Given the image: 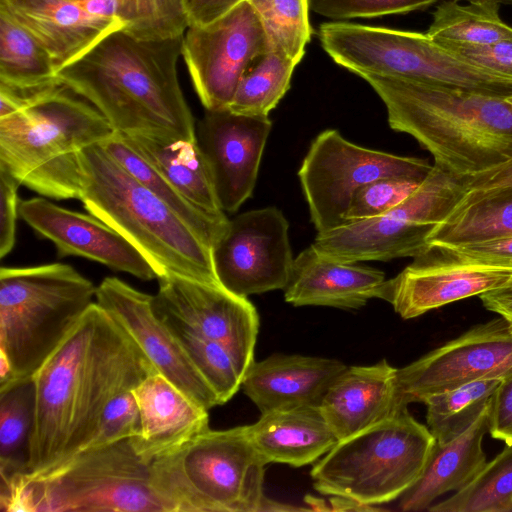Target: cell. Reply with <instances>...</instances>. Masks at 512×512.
<instances>
[{
    "instance_id": "6da1fadb",
    "label": "cell",
    "mask_w": 512,
    "mask_h": 512,
    "mask_svg": "<svg viewBox=\"0 0 512 512\" xmlns=\"http://www.w3.org/2000/svg\"><path fill=\"white\" fill-rule=\"evenodd\" d=\"M154 372L133 338L94 302L33 376L27 473L83 450L109 402Z\"/></svg>"
},
{
    "instance_id": "7a4b0ae2",
    "label": "cell",
    "mask_w": 512,
    "mask_h": 512,
    "mask_svg": "<svg viewBox=\"0 0 512 512\" xmlns=\"http://www.w3.org/2000/svg\"><path fill=\"white\" fill-rule=\"evenodd\" d=\"M182 42L183 35L140 39L120 28L61 68L58 77L117 133L196 140L178 78Z\"/></svg>"
},
{
    "instance_id": "3957f363",
    "label": "cell",
    "mask_w": 512,
    "mask_h": 512,
    "mask_svg": "<svg viewBox=\"0 0 512 512\" xmlns=\"http://www.w3.org/2000/svg\"><path fill=\"white\" fill-rule=\"evenodd\" d=\"M389 126L411 135L435 164L459 177L512 158V106L503 97L373 74Z\"/></svg>"
},
{
    "instance_id": "277c9868",
    "label": "cell",
    "mask_w": 512,
    "mask_h": 512,
    "mask_svg": "<svg viewBox=\"0 0 512 512\" xmlns=\"http://www.w3.org/2000/svg\"><path fill=\"white\" fill-rule=\"evenodd\" d=\"M80 164L84 208L139 249L158 277L170 273L220 284L211 246L101 144L83 149Z\"/></svg>"
},
{
    "instance_id": "5b68a950",
    "label": "cell",
    "mask_w": 512,
    "mask_h": 512,
    "mask_svg": "<svg viewBox=\"0 0 512 512\" xmlns=\"http://www.w3.org/2000/svg\"><path fill=\"white\" fill-rule=\"evenodd\" d=\"M115 131L87 100L61 83L31 106L0 118V168L51 199H79L80 152Z\"/></svg>"
},
{
    "instance_id": "8992f818",
    "label": "cell",
    "mask_w": 512,
    "mask_h": 512,
    "mask_svg": "<svg viewBox=\"0 0 512 512\" xmlns=\"http://www.w3.org/2000/svg\"><path fill=\"white\" fill-rule=\"evenodd\" d=\"M5 512H166L130 439L81 450L0 484Z\"/></svg>"
},
{
    "instance_id": "52a82bcc",
    "label": "cell",
    "mask_w": 512,
    "mask_h": 512,
    "mask_svg": "<svg viewBox=\"0 0 512 512\" xmlns=\"http://www.w3.org/2000/svg\"><path fill=\"white\" fill-rule=\"evenodd\" d=\"M96 290L64 263L1 267L0 359L11 368L10 382L34 376L94 303Z\"/></svg>"
},
{
    "instance_id": "ba28073f",
    "label": "cell",
    "mask_w": 512,
    "mask_h": 512,
    "mask_svg": "<svg viewBox=\"0 0 512 512\" xmlns=\"http://www.w3.org/2000/svg\"><path fill=\"white\" fill-rule=\"evenodd\" d=\"M267 465L245 426L207 429L150 464L166 512H261Z\"/></svg>"
},
{
    "instance_id": "9c48e42d",
    "label": "cell",
    "mask_w": 512,
    "mask_h": 512,
    "mask_svg": "<svg viewBox=\"0 0 512 512\" xmlns=\"http://www.w3.org/2000/svg\"><path fill=\"white\" fill-rule=\"evenodd\" d=\"M407 407L338 441L311 469L315 490L374 510L399 499L420 478L436 445Z\"/></svg>"
},
{
    "instance_id": "30bf717a",
    "label": "cell",
    "mask_w": 512,
    "mask_h": 512,
    "mask_svg": "<svg viewBox=\"0 0 512 512\" xmlns=\"http://www.w3.org/2000/svg\"><path fill=\"white\" fill-rule=\"evenodd\" d=\"M323 49L335 63L357 74L401 78L506 98L512 79L460 58L426 33L347 22L319 28Z\"/></svg>"
},
{
    "instance_id": "8fae6325",
    "label": "cell",
    "mask_w": 512,
    "mask_h": 512,
    "mask_svg": "<svg viewBox=\"0 0 512 512\" xmlns=\"http://www.w3.org/2000/svg\"><path fill=\"white\" fill-rule=\"evenodd\" d=\"M465 192L462 177L434 164L417 189L387 213L319 232L311 245L320 256L344 263L419 257L430 251L428 236Z\"/></svg>"
},
{
    "instance_id": "7c38bea8",
    "label": "cell",
    "mask_w": 512,
    "mask_h": 512,
    "mask_svg": "<svg viewBox=\"0 0 512 512\" xmlns=\"http://www.w3.org/2000/svg\"><path fill=\"white\" fill-rule=\"evenodd\" d=\"M432 166L426 159L359 146L327 129L310 144L298 177L319 233L344 224L354 193L365 184L382 178L422 182Z\"/></svg>"
},
{
    "instance_id": "4fadbf2b",
    "label": "cell",
    "mask_w": 512,
    "mask_h": 512,
    "mask_svg": "<svg viewBox=\"0 0 512 512\" xmlns=\"http://www.w3.org/2000/svg\"><path fill=\"white\" fill-rule=\"evenodd\" d=\"M267 52L262 23L244 0L209 24L189 26L181 56L205 110H219L228 108L246 70Z\"/></svg>"
},
{
    "instance_id": "5bb4252c",
    "label": "cell",
    "mask_w": 512,
    "mask_h": 512,
    "mask_svg": "<svg viewBox=\"0 0 512 512\" xmlns=\"http://www.w3.org/2000/svg\"><path fill=\"white\" fill-rule=\"evenodd\" d=\"M289 223L274 206L228 219L212 246L219 283L242 297L287 286L294 259Z\"/></svg>"
},
{
    "instance_id": "9a60e30c",
    "label": "cell",
    "mask_w": 512,
    "mask_h": 512,
    "mask_svg": "<svg viewBox=\"0 0 512 512\" xmlns=\"http://www.w3.org/2000/svg\"><path fill=\"white\" fill-rule=\"evenodd\" d=\"M152 308L158 318L224 346L243 377L255 361L259 317L247 297L238 296L221 284L169 273L158 277Z\"/></svg>"
},
{
    "instance_id": "2e32d148",
    "label": "cell",
    "mask_w": 512,
    "mask_h": 512,
    "mask_svg": "<svg viewBox=\"0 0 512 512\" xmlns=\"http://www.w3.org/2000/svg\"><path fill=\"white\" fill-rule=\"evenodd\" d=\"M511 376L512 324L499 316L398 369L397 388L408 405L473 381Z\"/></svg>"
},
{
    "instance_id": "e0dca14e",
    "label": "cell",
    "mask_w": 512,
    "mask_h": 512,
    "mask_svg": "<svg viewBox=\"0 0 512 512\" xmlns=\"http://www.w3.org/2000/svg\"><path fill=\"white\" fill-rule=\"evenodd\" d=\"M272 128L268 117L205 110L196 140L207 161L223 212L234 213L251 197Z\"/></svg>"
},
{
    "instance_id": "ac0fdd59",
    "label": "cell",
    "mask_w": 512,
    "mask_h": 512,
    "mask_svg": "<svg viewBox=\"0 0 512 512\" xmlns=\"http://www.w3.org/2000/svg\"><path fill=\"white\" fill-rule=\"evenodd\" d=\"M152 296L106 277L97 286L95 302L133 338L157 372L206 409L220 405L176 336L154 313Z\"/></svg>"
},
{
    "instance_id": "d6986e66",
    "label": "cell",
    "mask_w": 512,
    "mask_h": 512,
    "mask_svg": "<svg viewBox=\"0 0 512 512\" xmlns=\"http://www.w3.org/2000/svg\"><path fill=\"white\" fill-rule=\"evenodd\" d=\"M19 217L59 257L79 256L141 280L158 278L149 260L123 235L92 214L58 206L46 197L20 200Z\"/></svg>"
},
{
    "instance_id": "ffe728a7",
    "label": "cell",
    "mask_w": 512,
    "mask_h": 512,
    "mask_svg": "<svg viewBox=\"0 0 512 512\" xmlns=\"http://www.w3.org/2000/svg\"><path fill=\"white\" fill-rule=\"evenodd\" d=\"M512 279V268L466 264L443 259L433 251L415 258L385 280L376 298L389 302L403 319H412L447 304L480 296Z\"/></svg>"
},
{
    "instance_id": "44dd1931",
    "label": "cell",
    "mask_w": 512,
    "mask_h": 512,
    "mask_svg": "<svg viewBox=\"0 0 512 512\" xmlns=\"http://www.w3.org/2000/svg\"><path fill=\"white\" fill-rule=\"evenodd\" d=\"M132 393L139 411L140 429L130 441L148 464L210 428L208 409L159 372L146 376Z\"/></svg>"
},
{
    "instance_id": "7402d4cb",
    "label": "cell",
    "mask_w": 512,
    "mask_h": 512,
    "mask_svg": "<svg viewBox=\"0 0 512 512\" xmlns=\"http://www.w3.org/2000/svg\"><path fill=\"white\" fill-rule=\"evenodd\" d=\"M0 6L43 45L58 71L124 28L119 20L93 14L73 0H0Z\"/></svg>"
},
{
    "instance_id": "603a6c76",
    "label": "cell",
    "mask_w": 512,
    "mask_h": 512,
    "mask_svg": "<svg viewBox=\"0 0 512 512\" xmlns=\"http://www.w3.org/2000/svg\"><path fill=\"white\" fill-rule=\"evenodd\" d=\"M397 370L385 359L351 366L330 385L319 408L338 441L408 406L398 395Z\"/></svg>"
},
{
    "instance_id": "cb8c5ba5",
    "label": "cell",
    "mask_w": 512,
    "mask_h": 512,
    "mask_svg": "<svg viewBox=\"0 0 512 512\" xmlns=\"http://www.w3.org/2000/svg\"><path fill=\"white\" fill-rule=\"evenodd\" d=\"M347 367L336 359L274 354L254 361L241 387L261 413L294 406H319L330 385Z\"/></svg>"
},
{
    "instance_id": "d4e9b609",
    "label": "cell",
    "mask_w": 512,
    "mask_h": 512,
    "mask_svg": "<svg viewBox=\"0 0 512 512\" xmlns=\"http://www.w3.org/2000/svg\"><path fill=\"white\" fill-rule=\"evenodd\" d=\"M385 280L378 269L324 258L310 245L294 259L284 297L294 306L359 309Z\"/></svg>"
},
{
    "instance_id": "484cf974",
    "label": "cell",
    "mask_w": 512,
    "mask_h": 512,
    "mask_svg": "<svg viewBox=\"0 0 512 512\" xmlns=\"http://www.w3.org/2000/svg\"><path fill=\"white\" fill-rule=\"evenodd\" d=\"M245 427L249 440L267 464L305 466L324 456L338 442L315 405L270 410Z\"/></svg>"
},
{
    "instance_id": "4316f807",
    "label": "cell",
    "mask_w": 512,
    "mask_h": 512,
    "mask_svg": "<svg viewBox=\"0 0 512 512\" xmlns=\"http://www.w3.org/2000/svg\"><path fill=\"white\" fill-rule=\"evenodd\" d=\"M489 405L462 434L437 443L416 483L399 498L402 511L428 510L440 496L465 487L486 464L482 442L488 432Z\"/></svg>"
},
{
    "instance_id": "83f0119b",
    "label": "cell",
    "mask_w": 512,
    "mask_h": 512,
    "mask_svg": "<svg viewBox=\"0 0 512 512\" xmlns=\"http://www.w3.org/2000/svg\"><path fill=\"white\" fill-rule=\"evenodd\" d=\"M123 136L188 201L207 213L225 215L197 140L146 135Z\"/></svg>"
},
{
    "instance_id": "f1b7e54d",
    "label": "cell",
    "mask_w": 512,
    "mask_h": 512,
    "mask_svg": "<svg viewBox=\"0 0 512 512\" xmlns=\"http://www.w3.org/2000/svg\"><path fill=\"white\" fill-rule=\"evenodd\" d=\"M512 236V188L466 191L428 236L430 248Z\"/></svg>"
},
{
    "instance_id": "f546056e",
    "label": "cell",
    "mask_w": 512,
    "mask_h": 512,
    "mask_svg": "<svg viewBox=\"0 0 512 512\" xmlns=\"http://www.w3.org/2000/svg\"><path fill=\"white\" fill-rule=\"evenodd\" d=\"M101 145L122 168L165 202L212 248L228 221L226 215L207 213L188 201L130 146L123 134L115 132Z\"/></svg>"
},
{
    "instance_id": "4dcf8cb0",
    "label": "cell",
    "mask_w": 512,
    "mask_h": 512,
    "mask_svg": "<svg viewBox=\"0 0 512 512\" xmlns=\"http://www.w3.org/2000/svg\"><path fill=\"white\" fill-rule=\"evenodd\" d=\"M34 409L33 377L0 386V484L27 473Z\"/></svg>"
},
{
    "instance_id": "1f68e13d",
    "label": "cell",
    "mask_w": 512,
    "mask_h": 512,
    "mask_svg": "<svg viewBox=\"0 0 512 512\" xmlns=\"http://www.w3.org/2000/svg\"><path fill=\"white\" fill-rule=\"evenodd\" d=\"M60 81L48 51L0 6V84L27 89Z\"/></svg>"
},
{
    "instance_id": "d6a6232c",
    "label": "cell",
    "mask_w": 512,
    "mask_h": 512,
    "mask_svg": "<svg viewBox=\"0 0 512 512\" xmlns=\"http://www.w3.org/2000/svg\"><path fill=\"white\" fill-rule=\"evenodd\" d=\"M426 34L438 43L490 44L512 39V27L499 16V5L442 1Z\"/></svg>"
},
{
    "instance_id": "836d02e7",
    "label": "cell",
    "mask_w": 512,
    "mask_h": 512,
    "mask_svg": "<svg viewBox=\"0 0 512 512\" xmlns=\"http://www.w3.org/2000/svg\"><path fill=\"white\" fill-rule=\"evenodd\" d=\"M80 3L93 14L119 20L123 29L140 39L178 37L188 28L182 0H86Z\"/></svg>"
},
{
    "instance_id": "e575fe53",
    "label": "cell",
    "mask_w": 512,
    "mask_h": 512,
    "mask_svg": "<svg viewBox=\"0 0 512 512\" xmlns=\"http://www.w3.org/2000/svg\"><path fill=\"white\" fill-rule=\"evenodd\" d=\"M502 380H477L424 397L427 427L436 442L447 443L468 429L489 405Z\"/></svg>"
},
{
    "instance_id": "d590c367",
    "label": "cell",
    "mask_w": 512,
    "mask_h": 512,
    "mask_svg": "<svg viewBox=\"0 0 512 512\" xmlns=\"http://www.w3.org/2000/svg\"><path fill=\"white\" fill-rule=\"evenodd\" d=\"M296 65L279 52L265 53L240 79L228 109L238 114L268 117L290 88Z\"/></svg>"
},
{
    "instance_id": "8d00e7d4",
    "label": "cell",
    "mask_w": 512,
    "mask_h": 512,
    "mask_svg": "<svg viewBox=\"0 0 512 512\" xmlns=\"http://www.w3.org/2000/svg\"><path fill=\"white\" fill-rule=\"evenodd\" d=\"M430 512H511L512 444L486 462L462 489L429 507Z\"/></svg>"
},
{
    "instance_id": "74e56055",
    "label": "cell",
    "mask_w": 512,
    "mask_h": 512,
    "mask_svg": "<svg viewBox=\"0 0 512 512\" xmlns=\"http://www.w3.org/2000/svg\"><path fill=\"white\" fill-rule=\"evenodd\" d=\"M257 13L269 51L279 52L297 64L312 33L309 0H247Z\"/></svg>"
},
{
    "instance_id": "f35d334b",
    "label": "cell",
    "mask_w": 512,
    "mask_h": 512,
    "mask_svg": "<svg viewBox=\"0 0 512 512\" xmlns=\"http://www.w3.org/2000/svg\"><path fill=\"white\" fill-rule=\"evenodd\" d=\"M162 321L176 336L196 370L216 394L220 405L229 401L243 380V374L230 352L221 344L198 336L175 322Z\"/></svg>"
},
{
    "instance_id": "ab89813d",
    "label": "cell",
    "mask_w": 512,
    "mask_h": 512,
    "mask_svg": "<svg viewBox=\"0 0 512 512\" xmlns=\"http://www.w3.org/2000/svg\"><path fill=\"white\" fill-rule=\"evenodd\" d=\"M420 183L402 178H382L365 184L354 193L344 224L387 213L412 194Z\"/></svg>"
},
{
    "instance_id": "60d3db41",
    "label": "cell",
    "mask_w": 512,
    "mask_h": 512,
    "mask_svg": "<svg viewBox=\"0 0 512 512\" xmlns=\"http://www.w3.org/2000/svg\"><path fill=\"white\" fill-rule=\"evenodd\" d=\"M437 0H309L310 9L332 20L376 18L426 9Z\"/></svg>"
},
{
    "instance_id": "b9f144b4",
    "label": "cell",
    "mask_w": 512,
    "mask_h": 512,
    "mask_svg": "<svg viewBox=\"0 0 512 512\" xmlns=\"http://www.w3.org/2000/svg\"><path fill=\"white\" fill-rule=\"evenodd\" d=\"M132 390L120 393L109 402L95 434L83 450L130 439L139 433V411Z\"/></svg>"
},
{
    "instance_id": "7bdbcfd3",
    "label": "cell",
    "mask_w": 512,
    "mask_h": 512,
    "mask_svg": "<svg viewBox=\"0 0 512 512\" xmlns=\"http://www.w3.org/2000/svg\"><path fill=\"white\" fill-rule=\"evenodd\" d=\"M430 250L443 259L460 263L512 268V236Z\"/></svg>"
},
{
    "instance_id": "ee69618b",
    "label": "cell",
    "mask_w": 512,
    "mask_h": 512,
    "mask_svg": "<svg viewBox=\"0 0 512 512\" xmlns=\"http://www.w3.org/2000/svg\"><path fill=\"white\" fill-rule=\"evenodd\" d=\"M439 44L471 64L512 79V39L481 45Z\"/></svg>"
},
{
    "instance_id": "f6af8a7d",
    "label": "cell",
    "mask_w": 512,
    "mask_h": 512,
    "mask_svg": "<svg viewBox=\"0 0 512 512\" xmlns=\"http://www.w3.org/2000/svg\"><path fill=\"white\" fill-rule=\"evenodd\" d=\"M21 184L6 170L0 168V258L8 255L16 241V223L19 216L18 187Z\"/></svg>"
},
{
    "instance_id": "bcb514c9",
    "label": "cell",
    "mask_w": 512,
    "mask_h": 512,
    "mask_svg": "<svg viewBox=\"0 0 512 512\" xmlns=\"http://www.w3.org/2000/svg\"><path fill=\"white\" fill-rule=\"evenodd\" d=\"M488 432L494 439L512 444V376L501 381L491 398Z\"/></svg>"
},
{
    "instance_id": "7dc6e473",
    "label": "cell",
    "mask_w": 512,
    "mask_h": 512,
    "mask_svg": "<svg viewBox=\"0 0 512 512\" xmlns=\"http://www.w3.org/2000/svg\"><path fill=\"white\" fill-rule=\"evenodd\" d=\"M244 0H182L189 26L209 24L231 11Z\"/></svg>"
},
{
    "instance_id": "c3c4849f",
    "label": "cell",
    "mask_w": 512,
    "mask_h": 512,
    "mask_svg": "<svg viewBox=\"0 0 512 512\" xmlns=\"http://www.w3.org/2000/svg\"><path fill=\"white\" fill-rule=\"evenodd\" d=\"M462 178L466 191L512 188V158L497 166Z\"/></svg>"
},
{
    "instance_id": "681fc988",
    "label": "cell",
    "mask_w": 512,
    "mask_h": 512,
    "mask_svg": "<svg viewBox=\"0 0 512 512\" xmlns=\"http://www.w3.org/2000/svg\"><path fill=\"white\" fill-rule=\"evenodd\" d=\"M484 307L512 324V279L504 286L481 294Z\"/></svg>"
},
{
    "instance_id": "f907efd6",
    "label": "cell",
    "mask_w": 512,
    "mask_h": 512,
    "mask_svg": "<svg viewBox=\"0 0 512 512\" xmlns=\"http://www.w3.org/2000/svg\"><path fill=\"white\" fill-rule=\"evenodd\" d=\"M460 1V0H455ZM468 3H476V4H492V5H500V4H512V0H462Z\"/></svg>"
},
{
    "instance_id": "816d5d0a",
    "label": "cell",
    "mask_w": 512,
    "mask_h": 512,
    "mask_svg": "<svg viewBox=\"0 0 512 512\" xmlns=\"http://www.w3.org/2000/svg\"><path fill=\"white\" fill-rule=\"evenodd\" d=\"M506 100L510 103V105L512 106V95L506 97Z\"/></svg>"
},
{
    "instance_id": "f5cc1de1",
    "label": "cell",
    "mask_w": 512,
    "mask_h": 512,
    "mask_svg": "<svg viewBox=\"0 0 512 512\" xmlns=\"http://www.w3.org/2000/svg\"><path fill=\"white\" fill-rule=\"evenodd\" d=\"M73 1H79V2H81V1H86V0H73Z\"/></svg>"
}]
</instances>
